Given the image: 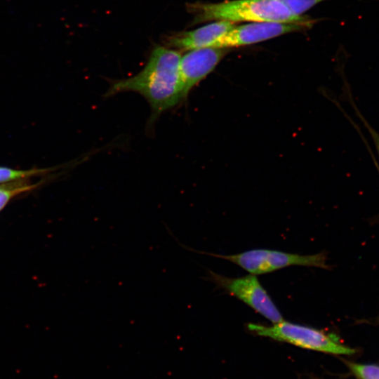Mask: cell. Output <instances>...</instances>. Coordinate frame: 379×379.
Returning <instances> with one entry per match:
<instances>
[{
    "label": "cell",
    "mask_w": 379,
    "mask_h": 379,
    "mask_svg": "<svg viewBox=\"0 0 379 379\" xmlns=\"http://www.w3.org/2000/svg\"><path fill=\"white\" fill-rule=\"evenodd\" d=\"M179 51L166 46H155L145 67L136 74L111 81L104 96L135 92L147 101L151 115L147 125L152 127L159 116L184 101L180 78Z\"/></svg>",
    "instance_id": "6da1fadb"
},
{
    "label": "cell",
    "mask_w": 379,
    "mask_h": 379,
    "mask_svg": "<svg viewBox=\"0 0 379 379\" xmlns=\"http://www.w3.org/2000/svg\"><path fill=\"white\" fill-rule=\"evenodd\" d=\"M236 26L227 21H214L197 29L178 32L168 36L166 46L177 51L213 48L215 43Z\"/></svg>",
    "instance_id": "ba28073f"
},
{
    "label": "cell",
    "mask_w": 379,
    "mask_h": 379,
    "mask_svg": "<svg viewBox=\"0 0 379 379\" xmlns=\"http://www.w3.org/2000/svg\"><path fill=\"white\" fill-rule=\"evenodd\" d=\"M46 171V170L41 169L22 171L6 167H0V183L8 182L15 180L25 179Z\"/></svg>",
    "instance_id": "30bf717a"
},
{
    "label": "cell",
    "mask_w": 379,
    "mask_h": 379,
    "mask_svg": "<svg viewBox=\"0 0 379 379\" xmlns=\"http://www.w3.org/2000/svg\"><path fill=\"white\" fill-rule=\"evenodd\" d=\"M314 20L307 22H253L235 26L220 38L213 48H226L253 44L290 32L311 27Z\"/></svg>",
    "instance_id": "8992f818"
},
{
    "label": "cell",
    "mask_w": 379,
    "mask_h": 379,
    "mask_svg": "<svg viewBox=\"0 0 379 379\" xmlns=\"http://www.w3.org/2000/svg\"><path fill=\"white\" fill-rule=\"evenodd\" d=\"M193 15L191 25L211 21L240 22H307V17L295 15L280 0H233L219 3L196 1L187 4Z\"/></svg>",
    "instance_id": "7a4b0ae2"
},
{
    "label": "cell",
    "mask_w": 379,
    "mask_h": 379,
    "mask_svg": "<svg viewBox=\"0 0 379 379\" xmlns=\"http://www.w3.org/2000/svg\"><path fill=\"white\" fill-rule=\"evenodd\" d=\"M351 371L360 379H379V366L349 363Z\"/></svg>",
    "instance_id": "8fae6325"
},
{
    "label": "cell",
    "mask_w": 379,
    "mask_h": 379,
    "mask_svg": "<svg viewBox=\"0 0 379 379\" xmlns=\"http://www.w3.org/2000/svg\"><path fill=\"white\" fill-rule=\"evenodd\" d=\"M199 253L229 260L255 275L292 265L327 268L326 255L323 253L303 255L268 249H252L228 255Z\"/></svg>",
    "instance_id": "277c9868"
},
{
    "label": "cell",
    "mask_w": 379,
    "mask_h": 379,
    "mask_svg": "<svg viewBox=\"0 0 379 379\" xmlns=\"http://www.w3.org/2000/svg\"><path fill=\"white\" fill-rule=\"evenodd\" d=\"M208 279L218 286L248 305L273 324L284 320L283 317L255 274L231 278L208 270Z\"/></svg>",
    "instance_id": "5b68a950"
},
{
    "label": "cell",
    "mask_w": 379,
    "mask_h": 379,
    "mask_svg": "<svg viewBox=\"0 0 379 379\" xmlns=\"http://www.w3.org/2000/svg\"><path fill=\"white\" fill-rule=\"evenodd\" d=\"M295 15H302L305 11L326 0H280ZM379 1V0H378Z\"/></svg>",
    "instance_id": "7c38bea8"
},
{
    "label": "cell",
    "mask_w": 379,
    "mask_h": 379,
    "mask_svg": "<svg viewBox=\"0 0 379 379\" xmlns=\"http://www.w3.org/2000/svg\"><path fill=\"white\" fill-rule=\"evenodd\" d=\"M228 52L226 48H204L187 51L181 55L179 69L184 100Z\"/></svg>",
    "instance_id": "52a82bcc"
},
{
    "label": "cell",
    "mask_w": 379,
    "mask_h": 379,
    "mask_svg": "<svg viewBox=\"0 0 379 379\" xmlns=\"http://www.w3.org/2000/svg\"><path fill=\"white\" fill-rule=\"evenodd\" d=\"M361 118V120L363 123L364 124V126L367 128L368 131L370 133V135L371 136L373 139V142L374 143V145L375 147L378 159H379V133L375 131L369 124L367 123L364 119H362L361 116H360Z\"/></svg>",
    "instance_id": "4fadbf2b"
},
{
    "label": "cell",
    "mask_w": 379,
    "mask_h": 379,
    "mask_svg": "<svg viewBox=\"0 0 379 379\" xmlns=\"http://www.w3.org/2000/svg\"><path fill=\"white\" fill-rule=\"evenodd\" d=\"M22 180L20 179L14 182L0 185V211L5 207L13 197L36 187V185H29Z\"/></svg>",
    "instance_id": "9c48e42d"
},
{
    "label": "cell",
    "mask_w": 379,
    "mask_h": 379,
    "mask_svg": "<svg viewBox=\"0 0 379 379\" xmlns=\"http://www.w3.org/2000/svg\"><path fill=\"white\" fill-rule=\"evenodd\" d=\"M247 328L256 335L305 349L334 354H352L355 352L340 343L332 334L284 320L271 326L251 323L247 325Z\"/></svg>",
    "instance_id": "3957f363"
}]
</instances>
